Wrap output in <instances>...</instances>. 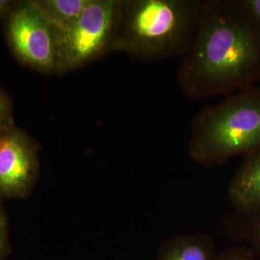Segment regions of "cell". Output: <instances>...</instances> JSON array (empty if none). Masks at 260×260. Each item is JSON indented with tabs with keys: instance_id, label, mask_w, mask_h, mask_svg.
<instances>
[{
	"instance_id": "cell-11",
	"label": "cell",
	"mask_w": 260,
	"mask_h": 260,
	"mask_svg": "<svg viewBox=\"0 0 260 260\" xmlns=\"http://www.w3.org/2000/svg\"><path fill=\"white\" fill-rule=\"evenodd\" d=\"M9 224L7 215L0 205V260H3L9 253Z\"/></svg>"
},
{
	"instance_id": "cell-5",
	"label": "cell",
	"mask_w": 260,
	"mask_h": 260,
	"mask_svg": "<svg viewBox=\"0 0 260 260\" xmlns=\"http://www.w3.org/2000/svg\"><path fill=\"white\" fill-rule=\"evenodd\" d=\"M4 21L7 44L22 65L44 74H59L55 32L33 0L17 1Z\"/></svg>"
},
{
	"instance_id": "cell-8",
	"label": "cell",
	"mask_w": 260,
	"mask_h": 260,
	"mask_svg": "<svg viewBox=\"0 0 260 260\" xmlns=\"http://www.w3.org/2000/svg\"><path fill=\"white\" fill-rule=\"evenodd\" d=\"M212 238L207 234H184L168 239L158 251L156 260H217Z\"/></svg>"
},
{
	"instance_id": "cell-2",
	"label": "cell",
	"mask_w": 260,
	"mask_h": 260,
	"mask_svg": "<svg viewBox=\"0 0 260 260\" xmlns=\"http://www.w3.org/2000/svg\"><path fill=\"white\" fill-rule=\"evenodd\" d=\"M203 0H118L113 51L140 61L183 56Z\"/></svg>"
},
{
	"instance_id": "cell-9",
	"label": "cell",
	"mask_w": 260,
	"mask_h": 260,
	"mask_svg": "<svg viewBox=\"0 0 260 260\" xmlns=\"http://www.w3.org/2000/svg\"><path fill=\"white\" fill-rule=\"evenodd\" d=\"M91 0H33L43 17L55 32L66 33L80 18Z\"/></svg>"
},
{
	"instance_id": "cell-12",
	"label": "cell",
	"mask_w": 260,
	"mask_h": 260,
	"mask_svg": "<svg viewBox=\"0 0 260 260\" xmlns=\"http://www.w3.org/2000/svg\"><path fill=\"white\" fill-rule=\"evenodd\" d=\"M217 260H260L256 258L251 251L242 248L231 249L218 254Z\"/></svg>"
},
{
	"instance_id": "cell-7",
	"label": "cell",
	"mask_w": 260,
	"mask_h": 260,
	"mask_svg": "<svg viewBox=\"0 0 260 260\" xmlns=\"http://www.w3.org/2000/svg\"><path fill=\"white\" fill-rule=\"evenodd\" d=\"M230 201L240 212L260 209V148L245 156L229 187Z\"/></svg>"
},
{
	"instance_id": "cell-6",
	"label": "cell",
	"mask_w": 260,
	"mask_h": 260,
	"mask_svg": "<svg viewBox=\"0 0 260 260\" xmlns=\"http://www.w3.org/2000/svg\"><path fill=\"white\" fill-rule=\"evenodd\" d=\"M37 142L15 123L0 130V201L25 199L40 174Z\"/></svg>"
},
{
	"instance_id": "cell-10",
	"label": "cell",
	"mask_w": 260,
	"mask_h": 260,
	"mask_svg": "<svg viewBox=\"0 0 260 260\" xmlns=\"http://www.w3.org/2000/svg\"><path fill=\"white\" fill-rule=\"evenodd\" d=\"M14 123L13 103L7 93L0 88V130Z\"/></svg>"
},
{
	"instance_id": "cell-3",
	"label": "cell",
	"mask_w": 260,
	"mask_h": 260,
	"mask_svg": "<svg viewBox=\"0 0 260 260\" xmlns=\"http://www.w3.org/2000/svg\"><path fill=\"white\" fill-rule=\"evenodd\" d=\"M260 148V87L225 95L195 117L187 151L203 167L222 165Z\"/></svg>"
},
{
	"instance_id": "cell-4",
	"label": "cell",
	"mask_w": 260,
	"mask_h": 260,
	"mask_svg": "<svg viewBox=\"0 0 260 260\" xmlns=\"http://www.w3.org/2000/svg\"><path fill=\"white\" fill-rule=\"evenodd\" d=\"M117 7L118 0H91L73 27L57 37L59 74L113 52Z\"/></svg>"
},
{
	"instance_id": "cell-13",
	"label": "cell",
	"mask_w": 260,
	"mask_h": 260,
	"mask_svg": "<svg viewBox=\"0 0 260 260\" xmlns=\"http://www.w3.org/2000/svg\"><path fill=\"white\" fill-rule=\"evenodd\" d=\"M242 7L260 28V0H239Z\"/></svg>"
},
{
	"instance_id": "cell-1",
	"label": "cell",
	"mask_w": 260,
	"mask_h": 260,
	"mask_svg": "<svg viewBox=\"0 0 260 260\" xmlns=\"http://www.w3.org/2000/svg\"><path fill=\"white\" fill-rule=\"evenodd\" d=\"M260 79V28L239 0H203L195 35L177 70L191 100L228 95Z\"/></svg>"
},
{
	"instance_id": "cell-15",
	"label": "cell",
	"mask_w": 260,
	"mask_h": 260,
	"mask_svg": "<svg viewBox=\"0 0 260 260\" xmlns=\"http://www.w3.org/2000/svg\"><path fill=\"white\" fill-rule=\"evenodd\" d=\"M17 1L0 0V20H5L9 16L11 11L15 7Z\"/></svg>"
},
{
	"instance_id": "cell-14",
	"label": "cell",
	"mask_w": 260,
	"mask_h": 260,
	"mask_svg": "<svg viewBox=\"0 0 260 260\" xmlns=\"http://www.w3.org/2000/svg\"><path fill=\"white\" fill-rule=\"evenodd\" d=\"M249 215L252 216L251 223V235L253 242L260 248V209Z\"/></svg>"
}]
</instances>
